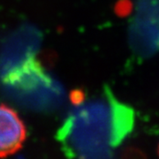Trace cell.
Masks as SVG:
<instances>
[{"label":"cell","instance_id":"1","mask_svg":"<svg viewBox=\"0 0 159 159\" xmlns=\"http://www.w3.org/2000/svg\"><path fill=\"white\" fill-rule=\"evenodd\" d=\"M134 126V111L108 87L102 95L75 104L57 132V141L69 157L106 158Z\"/></svg>","mask_w":159,"mask_h":159},{"label":"cell","instance_id":"2","mask_svg":"<svg viewBox=\"0 0 159 159\" xmlns=\"http://www.w3.org/2000/svg\"><path fill=\"white\" fill-rule=\"evenodd\" d=\"M3 82L16 99L34 108L56 104L61 91L34 55L6 71Z\"/></svg>","mask_w":159,"mask_h":159},{"label":"cell","instance_id":"3","mask_svg":"<svg viewBox=\"0 0 159 159\" xmlns=\"http://www.w3.org/2000/svg\"><path fill=\"white\" fill-rule=\"evenodd\" d=\"M26 139L27 128L19 114L6 104H0V157L18 152Z\"/></svg>","mask_w":159,"mask_h":159},{"label":"cell","instance_id":"4","mask_svg":"<svg viewBox=\"0 0 159 159\" xmlns=\"http://www.w3.org/2000/svg\"><path fill=\"white\" fill-rule=\"evenodd\" d=\"M157 43H158V46H159V34H158V40H157Z\"/></svg>","mask_w":159,"mask_h":159},{"label":"cell","instance_id":"5","mask_svg":"<svg viewBox=\"0 0 159 159\" xmlns=\"http://www.w3.org/2000/svg\"><path fill=\"white\" fill-rule=\"evenodd\" d=\"M157 151H158V155H159V146H158V150H157Z\"/></svg>","mask_w":159,"mask_h":159}]
</instances>
